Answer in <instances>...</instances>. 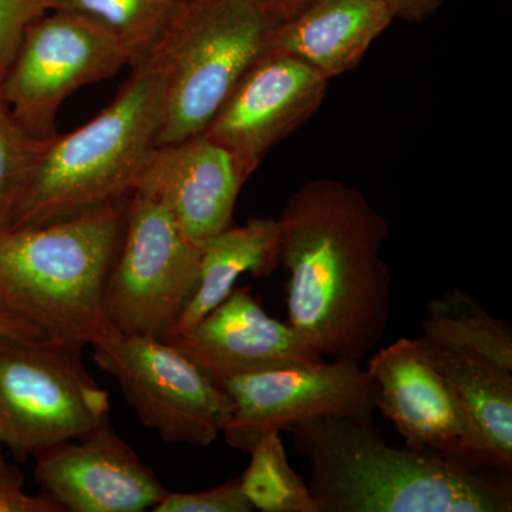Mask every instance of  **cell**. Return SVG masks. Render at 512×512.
I'll use <instances>...</instances> for the list:
<instances>
[{"mask_svg": "<svg viewBox=\"0 0 512 512\" xmlns=\"http://www.w3.org/2000/svg\"><path fill=\"white\" fill-rule=\"evenodd\" d=\"M392 10L394 19L417 23L430 18L446 0H383Z\"/></svg>", "mask_w": 512, "mask_h": 512, "instance_id": "obj_26", "label": "cell"}, {"mask_svg": "<svg viewBox=\"0 0 512 512\" xmlns=\"http://www.w3.org/2000/svg\"><path fill=\"white\" fill-rule=\"evenodd\" d=\"M56 0H0V82L18 52L26 30L55 9Z\"/></svg>", "mask_w": 512, "mask_h": 512, "instance_id": "obj_23", "label": "cell"}, {"mask_svg": "<svg viewBox=\"0 0 512 512\" xmlns=\"http://www.w3.org/2000/svg\"><path fill=\"white\" fill-rule=\"evenodd\" d=\"M2 446V444H0ZM8 466H6L5 461H3L2 453H0V473H2L3 470H6Z\"/></svg>", "mask_w": 512, "mask_h": 512, "instance_id": "obj_29", "label": "cell"}, {"mask_svg": "<svg viewBox=\"0 0 512 512\" xmlns=\"http://www.w3.org/2000/svg\"><path fill=\"white\" fill-rule=\"evenodd\" d=\"M249 454L251 463L239 483L254 510L318 512L308 484L289 464L279 431L262 436Z\"/></svg>", "mask_w": 512, "mask_h": 512, "instance_id": "obj_21", "label": "cell"}, {"mask_svg": "<svg viewBox=\"0 0 512 512\" xmlns=\"http://www.w3.org/2000/svg\"><path fill=\"white\" fill-rule=\"evenodd\" d=\"M83 349L50 336H0V444L19 461L109 421V393L87 372Z\"/></svg>", "mask_w": 512, "mask_h": 512, "instance_id": "obj_6", "label": "cell"}, {"mask_svg": "<svg viewBox=\"0 0 512 512\" xmlns=\"http://www.w3.org/2000/svg\"><path fill=\"white\" fill-rule=\"evenodd\" d=\"M424 339L468 350L512 372V329L495 318L467 291L448 289L426 303Z\"/></svg>", "mask_w": 512, "mask_h": 512, "instance_id": "obj_19", "label": "cell"}, {"mask_svg": "<svg viewBox=\"0 0 512 512\" xmlns=\"http://www.w3.org/2000/svg\"><path fill=\"white\" fill-rule=\"evenodd\" d=\"M278 23L261 0L185 2L151 59L164 82L156 146L204 133L249 67L271 49Z\"/></svg>", "mask_w": 512, "mask_h": 512, "instance_id": "obj_5", "label": "cell"}, {"mask_svg": "<svg viewBox=\"0 0 512 512\" xmlns=\"http://www.w3.org/2000/svg\"><path fill=\"white\" fill-rule=\"evenodd\" d=\"M261 2L278 22H284L301 12L306 6L311 5L313 0H261Z\"/></svg>", "mask_w": 512, "mask_h": 512, "instance_id": "obj_28", "label": "cell"}, {"mask_svg": "<svg viewBox=\"0 0 512 512\" xmlns=\"http://www.w3.org/2000/svg\"><path fill=\"white\" fill-rule=\"evenodd\" d=\"M171 343L218 384L272 367L323 360L301 330L271 318L249 288H234Z\"/></svg>", "mask_w": 512, "mask_h": 512, "instance_id": "obj_15", "label": "cell"}, {"mask_svg": "<svg viewBox=\"0 0 512 512\" xmlns=\"http://www.w3.org/2000/svg\"><path fill=\"white\" fill-rule=\"evenodd\" d=\"M154 512H251L238 478L198 493H167Z\"/></svg>", "mask_w": 512, "mask_h": 512, "instance_id": "obj_24", "label": "cell"}, {"mask_svg": "<svg viewBox=\"0 0 512 512\" xmlns=\"http://www.w3.org/2000/svg\"><path fill=\"white\" fill-rule=\"evenodd\" d=\"M0 336L13 339H40L46 338L47 335L32 323L0 308Z\"/></svg>", "mask_w": 512, "mask_h": 512, "instance_id": "obj_27", "label": "cell"}, {"mask_svg": "<svg viewBox=\"0 0 512 512\" xmlns=\"http://www.w3.org/2000/svg\"><path fill=\"white\" fill-rule=\"evenodd\" d=\"M279 235L278 220L254 218L241 227L231 225L205 242L197 289L175 326L173 339L224 302L239 276L271 275L279 265Z\"/></svg>", "mask_w": 512, "mask_h": 512, "instance_id": "obj_18", "label": "cell"}, {"mask_svg": "<svg viewBox=\"0 0 512 512\" xmlns=\"http://www.w3.org/2000/svg\"><path fill=\"white\" fill-rule=\"evenodd\" d=\"M163 106L156 64L134 67L116 99L93 120L45 140L6 229L49 224L131 197L156 146Z\"/></svg>", "mask_w": 512, "mask_h": 512, "instance_id": "obj_4", "label": "cell"}, {"mask_svg": "<svg viewBox=\"0 0 512 512\" xmlns=\"http://www.w3.org/2000/svg\"><path fill=\"white\" fill-rule=\"evenodd\" d=\"M93 348L141 423L167 443L208 447L231 419L228 394L174 343L116 335Z\"/></svg>", "mask_w": 512, "mask_h": 512, "instance_id": "obj_8", "label": "cell"}, {"mask_svg": "<svg viewBox=\"0 0 512 512\" xmlns=\"http://www.w3.org/2000/svg\"><path fill=\"white\" fill-rule=\"evenodd\" d=\"M127 66L126 50L106 29L76 13L50 10L26 30L0 93L23 130L47 140L57 134L64 101Z\"/></svg>", "mask_w": 512, "mask_h": 512, "instance_id": "obj_9", "label": "cell"}, {"mask_svg": "<svg viewBox=\"0 0 512 512\" xmlns=\"http://www.w3.org/2000/svg\"><path fill=\"white\" fill-rule=\"evenodd\" d=\"M201 254L160 201L133 192L104 289V313L117 335L170 342L197 289Z\"/></svg>", "mask_w": 512, "mask_h": 512, "instance_id": "obj_7", "label": "cell"}, {"mask_svg": "<svg viewBox=\"0 0 512 512\" xmlns=\"http://www.w3.org/2000/svg\"><path fill=\"white\" fill-rule=\"evenodd\" d=\"M43 144L45 140H37L23 130L0 93V231L8 228Z\"/></svg>", "mask_w": 512, "mask_h": 512, "instance_id": "obj_22", "label": "cell"}, {"mask_svg": "<svg viewBox=\"0 0 512 512\" xmlns=\"http://www.w3.org/2000/svg\"><path fill=\"white\" fill-rule=\"evenodd\" d=\"M247 181L232 154L201 133L180 143L154 146L134 192L160 201L185 237L202 247L231 227Z\"/></svg>", "mask_w": 512, "mask_h": 512, "instance_id": "obj_14", "label": "cell"}, {"mask_svg": "<svg viewBox=\"0 0 512 512\" xmlns=\"http://www.w3.org/2000/svg\"><path fill=\"white\" fill-rule=\"evenodd\" d=\"M278 221L288 322L323 357L359 363L389 322L393 279L380 255L389 224L362 191L330 178L293 192Z\"/></svg>", "mask_w": 512, "mask_h": 512, "instance_id": "obj_1", "label": "cell"}, {"mask_svg": "<svg viewBox=\"0 0 512 512\" xmlns=\"http://www.w3.org/2000/svg\"><path fill=\"white\" fill-rule=\"evenodd\" d=\"M130 200L37 227L0 231V308L50 338L83 346L116 336L103 298Z\"/></svg>", "mask_w": 512, "mask_h": 512, "instance_id": "obj_3", "label": "cell"}, {"mask_svg": "<svg viewBox=\"0 0 512 512\" xmlns=\"http://www.w3.org/2000/svg\"><path fill=\"white\" fill-rule=\"evenodd\" d=\"M330 80L296 57L269 49L247 70L204 134L249 178L266 154L311 119Z\"/></svg>", "mask_w": 512, "mask_h": 512, "instance_id": "obj_12", "label": "cell"}, {"mask_svg": "<svg viewBox=\"0 0 512 512\" xmlns=\"http://www.w3.org/2000/svg\"><path fill=\"white\" fill-rule=\"evenodd\" d=\"M393 20L383 0H313L278 23L271 50L296 57L332 80L359 66Z\"/></svg>", "mask_w": 512, "mask_h": 512, "instance_id": "obj_16", "label": "cell"}, {"mask_svg": "<svg viewBox=\"0 0 512 512\" xmlns=\"http://www.w3.org/2000/svg\"><path fill=\"white\" fill-rule=\"evenodd\" d=\"M35 460L37 484L63 511L153 510L168 493L109 421L82 439L47 448Z\"/></svg>", "mask_w": 512, "mask_h": 512, "instance_id": "obj_13", "label": "cell"}, {"mask_svg": "<svg viewBox=\"0 0 512 512\" xmlns=\"http://www.w3.org/2000/svg\"><path fill=\"white\" fill-rule=\"evenodd\" d=\"M423 340L434 366L453 387L476 424L491 463L498 471L512 470V372L491 360L439 343Z\"/></svg>", "mask_w": 512, "mask_h": 512, "instance_id": "obj_17", "label": "cell"}, {"mask_svg": "<svg viewBox=\"0 0 512 512\" xmlns=\"http://www.w3.org/2000/svg\"><path fill=\"white\" fill-rule=\"evenodd\" d=\"M311 466L318 512H510L511 474L387 444L373 423L320 417L292 424Z\"/></svg>", "mask_w": 512, "mask_h": 512, "instance_id": "obj_2", "label": "cell"}, {"mask_svg": "<svg viewBox=\"0 0 512 512\" xmlns=\"http://www.w3.org/2000/svg\"><path fill=\"white\" fill-rule=\"evenodd\" d=\"M232 403L222 430L229 446L249 453L271 431L320 417L373 423L376 386L353 360L292 363L220 383Z\"/></svg>", "mask_w": 512, "mask_h": 512, "instance_id": "obj_10", "label": "cell"}, {"mask_svg": "<svg viewBox=\"0 0 512 512\" xmlns=\"http://www.w3.org/2000/svg\"><path fill=\"white\" fill-rule=\"evenodd\" d=\"M63 508L46 494L29 495L23 490L19 470L8 467L0 473V512H60Z\"/></svg>", "mask_w": 512, "mask_h": 512, "instance_id": "obj_25", "label": "cell"}, {"mask_svg": "<svg viewBox=\"0 0 512 512\" xmlns=\"http://www.w3.org/2000/svg\"><path fill=\"white\" fill-rule=\"evenodd\" d=\"M366 370L375 382L376 410L392 421L406 447L495 468L476 424L421 338H402L380 349Z\"/></svg>", "mask_w": 512, "mask_h": 512, "instance_id": "obj_11", "label": "cell"}, {"mask_svg": "<svg viewBox=\"0 0 512 512\" xmlns=\"http://www.w3.org/2000/svg\"><path fill=\"white\" fill-rule=\"evenodd\" d=\"M187 0H56L55 9L76 13L106 29L126 50L130 67L153 59Z\"/></svg>", "mask_w": 512, "mask_h": 512, "instance_id": "obj_20", "label": "cell"}]
</instances>
